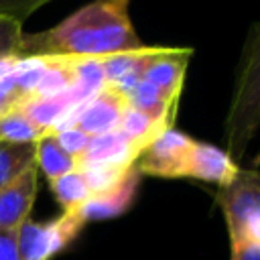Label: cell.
Returning a JSON list of instances; mask_svg holds the SVG:
<instances>
[{"instance_id": "6da1fadb", "label": "cell", "mask_w": 260, "mask_h": 260, "mask_svg": "<svg viewBox=\"0 0 260 260\" xmlns=\"http://www.w3.org/2000/svg\"><path fill=\"white\" fill-rule=\"evenodd\" d=\"M142 43L138 41L128 16V2L106 0L79 8L49 30L22 35L16 57L102 59L138 51Z\"/></svg>"}, {"instance_id": "7a4b0ae2", "label": "cell", "mask_w": 260, "mask_h": 260, "mask_svg": "<svg viewBox=\"0 0 260 260\" xmlns=\"http://www.w3.org/2000/svg\"><path fill=\"white\" fill-rule=\"evenodd\" d=\"M260 120V30L252 24L242 47L232 104L225 120L228 156L238 165L250 140L258 130Z\"/></svg>"}, {"instance_id": "3957f363", "label": "cell", "mask_w": 260, "mask_h": 260, "mask_svg": "<svg viewBox=\"0 0 260 260\" xmlns=\"http://www.w3.org/2000/svg\"><path fill=\"white\" fill-rule=\"evenodd\" d=\"M217 205L223 211L230 242H260V177L256 169H238L217 187Z\"/></svg>"}, {"instance_id": "277c9868", "label": "cell", "mask_w": 260, "mask_h": 260, "mask_svg": "<svg viewBox=\"0 0 260 260\" xmlns=\"http://www.w3.org/2000/svg\"><path fill=\"white\" fill-rule=\"evenodd\" d=\"M126 108L128 100L122 91L112 85H102L93 95L71 110L57 128H77L89 138L106 136L118 130Z\"/></svg>"}, {"instance_id": "5b68a950", "label": "cell", "mask_w": 260, "mask_h": 260, "mask_svg": "<svg viewBox=\"0 0 260 260\" xmlns=\"http://www.w3.org/2000/svg\"><path fill=\"white\" fill-rule=\"evenodd\" d=\"M193 138L187 134L167 128L158 132L136 156L134 167L138 173H146L152 177L179 179L187 173L189 152L193 148Z\"/></svg>"}, {"instance_id": "8992f818", "label": "cell", "mask_w": 260, "mask_h": 260, "mask_svg": "<svg viewBox=\"0 0 260 260\" xmlns=\"http://www.w3.org/2000/svg\"><path fill=\"white\" fill-rule=\"evenodd\" d=\"M83 219L79 213H63L47 223L26 221L18 230V248L22 260H49L69 240L75 238Z\"/></svg>"}, {"instance_id": "52a82bcc", "label": "cell", "mask_w": 260, "mask_h": 260, "mask_svg": "<svg viewBox=\"0 0 260 260\" xmlns=\"http://www.w3.org/2000/svg\"><path fill=\"white\" fill-rule=\"evenodd\" d=\"M191 53L193 51L189 47H158L144 67L140 79L158 89L169 104L177 106Z\"/></svg>"}, {"instance_id": "ba28073f", "label": "cell", "mask_w": 260, "mask_h": 260, "mask_svg": "<svg viewBox=\"0 0 260 260\" xmlns=\"http://www.w3.org/2000/svg\"><path fill=\"white\" fill-rule=\"evenodd\" d=\"M37 165L0 189V232H18L30 217L37 195Z\"/></svg>"}, {"instance_id": "9c48e42d", "label": "cell", "mask_w": 260, "mask_h": 260, "mask_svg": "<svg viewBox=\"0 0 260 260\" xmlns=\"http://www.w3.org/2000/svg\"><path fill=\"white\" fill-rule=\"evenodd\" d=\"M240 167L217 146L205 144V142H193V148L189 152L187 160V173L185 177L189 179H199V181H209L215 183L217 187L228 183Z\"/></svg>"}, {"instance_id": "30bf717a", "label": "cell", "mask_w": 260, "mask_h": 260, "mask_svg": "<svg viewBox=\"0 0 260 260\" xmlns=\"http://www.w3.org/2000/svg\"><path fill=\"white\" fill-rule=\"evenodd\" d=\"M136 167H132L118 183H114L112 187L104 189V191H98L93 193L85 205L77 211L81 215V219H91V217H108V215H116V213H122L132 195H134V187H136Z\"/></svg>"}, {"instance_id": "8fae6325", "label": "cell", "mask_w": 260, "mask_h": 260, "mask_svg": "<svg viewBox=\"0 0 260 260\" xmlns=\"http://www.w3.org/2000/svg\"><path fill=\"white\" fill-rule=\"evenodd\" d=\"M130 108H134L136 112L144 114L148 120H152L156 126H160L162 130L165 128H173V120H175V112H177V106L169 104L162 93L158 89H154L150 83L146 81H138L132 91L126 95Z\"/></svg>"}, {"instance_id": "7c38bea8", "label": "cell", "mask_w": 260, "mask_h": 260, "mask_svg": "<svg viewBox=\"0 0 260 260\" xmlns=\"http://www.w3.org/2000/svg\"><path fill=\"white\" fill-rule=\"evenodd\" d=\"M35 146H37V169H41L49 181L77 169V160L69 152H65V148L59 144L55 130L45 132L35 142Z\"/></svg>"}, {"instance_id": "4fadbf2b", "label": "cell", "mask_w": 260, "mask_h": 260, "mask_svg": "<svg viewBox=\"0 0 260 260\" xmlns=\"http://www.w3.org/2000/svg\"><path fill=\"white\" fill-rule=\"evenodd\" d=\"M37 165L35 142H0V189Z\"/></svg>"}, {"instance_id": "5bb4252c", "label": "cell", "mask_w": 260, "mask_h": 260, "mask_svg": "<svg viewBox=\"0 0 260 260\" xmlns=\"http://www.w3.org/2000/svg\"><path fill=\"white\" fill-rule=\"evenodd\" d=\"M49 183H51V189H53L57 201L65 209V213H77L85 205V201L91 197L89 181L83 175V171H79V169L65 173Z\"/></svg>"}, {"instance_id": "9a60e30c", "label": "cell", "mask_w": 260, "mask_h": 260, "mask_svg": "<svg viewBox=\"0 0 260 260\" xmlns=\"http://www.w3.org/2000/svg\"><path fill=\"white\" fill-rule=\"evenodd\" d=\"M43 134L18 108L0 116V142H37Z\"/></svg>"}, {"instance_id": "2e32d148", "label": "cell", "mask_w": 260, "mask_h": 260, "mask_svg": "<svg viewBox=\"0 0 260 260\" xmlns=\"http://www.w3.org/2000/svg\"><path fill=\"white\" fill-rule=\"evenodd\" d=\"M22 22L12 16H0V61L18 59V45L22 39Z\"/></svg>"}, {"instance_id": "e0dca14e", "label": "cell", "mask_w": 260, "mask_h": 260, "mask_svg": "<svg viewBox=\"0 0 260 260\" xmlns=\"http://www.w3.org/2000/svg\"><path fill=\"white\" fill-rule=\"evenodd\" d=\"M55 134H57L59 144L65 148V152H69L75 160L85 152V148H87V144L91 140L87 134H83L77 128H57Z\"/></svg>"}, {"instance_id": "ac0fdd59", "label": "cell", "mask_w": 260, "mask_h": 260, "mask_svg": "<svg viewBox=\"0 0 260 260\" xmlns=\"http://www.w3.org/2000/svg\"><path fill=\"white\" fill-rule=\"evenodd\" d=\"M22 98H24V93L14 85L12 69H10V73L0 79V116H4L10 110H14Z\"/></svg>"}, {"instance_id": "d6986e66", "label": "cell", "mask_w": 260, "mask_h": 260, "mask_svg": "<svg viewBox=\"0 0 260 260\" xmlns=\"http://www.w3.org/2000/svg\"><path fill=\"white\" fill-rule=\"evenodd\" d=\"M0 260H22L18 232H0Z\"/></svg>"}, {"instance_id": "ffe728a7", "label": "cell", "mask_w": 260, "mask_h": 260, "mask_svg": "<svg viewBox=\"0 0 260 260\" xmlns=\"http://www.w3.org/2000/svg\"><path fill=\"white\" fill-rule=\"evenodd\" d=\"M230 260H260V242L248 240L242 244H232Z\"/></svg>"}, {"instance_id": "44dd1931", "label": "cell", "mask_w": 260, "mask_h": 260, "mask_svg": "<svg viewBox=\"0 0 260 260\" xmlns=\"http://www.w3.org/2000/svg\"><path fill=\"white\" fill-rule=\"evenodd\" d=\"M39 4H30V2H26V4H6V2H0V16H12V18H16V20H20L22 22V18L30 12V10H35Z\"/></svg>"}]
</instances>
